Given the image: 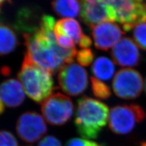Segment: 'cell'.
I'll return each instance as SVG.
<instances>
[{
	"label": "cell",
	"instance_id": "obj_1",
	"mask_svg": "<svg viewBox=\"0 0 146 146\" xmlns=\"http://www.w3.org/2000/svg\"><path fill=\"white\" fill-rule=\"evenodd\" d=\"M39 27L23 34L27 48L26 54L38 65L52 74L66 64L72 63L77 55L76 49H66L57 42L54 34V18L44 15L39 22Z\"/></svg>",
	"mask_w": 146,
	"mask_h": 146
},
{
	"label": "cell",
	"instance_id": "obj_2",
	"mask_svg": "<svg viewBox=\"0 0 146 146\" xmlns=\"http://www.w3.org/2000/svg\"><path fill=\"white\" fill-rule=\"evenodd\" d=\"M106 104L96 99L83 97L78 100L75 125L79 135L85 139L97 138L109 118Z\"/></svg>",
	"mask_w": 146,
	"mask_h": 146
},
{
	"label": "cell",
	"instance_id": "obj_3",
	"mask_svg": "<svg viewBox=\"0 0 146 146\" xmlns=\"http://www.w3.org/2000/svg\"><path fill=\"white\" fill-rule=\"evenodd\" d=\"M18 77L27 95L36 102H42L53 92L52 73L34 62L26 54Z\"/></svg>",
	"mask_w": 146,
	"mask_h": 146
},
{
	"label": "cell",
	"instance_id": "obj_4",
	"mask_svg": "<svg viewBox=\"0 0 146 146\" xmlns=\"http://www.w3.org/2000/svg\"><path fill=\"white\" fill-rule=\"evenodd\" d=\"M146 117L143 107L137 104H124L113 107L110 111L109 127L117 135H126Z\"/></svg>",
	"mask_w": 146,
	"mask_h": 146
},
{
	"label": "cell",
	"instance_id": "obj_5",
	"mask_svg": "<svg viewBox=\"0 0 146 146\" xmlns=\"http://www.w3.org/2000/svg\"><path fill=\"white\" fill-rule=\"evenodd\" d=\"M116 13V21L125 32L133 29L141 23L146 21V4L141 0L109 1Z\"/></svg>",
	"mask_w": 146,
	"mask_h": 146
},
{
	"label": "cell",
	"instance_id": "obj_6",
	"mask_svg": "<svg viewBox=\"0 0 146 146\" xmlns=\"http://www.w3.org/2000/svg\"><path fill=\"white\" fill-rule=\"evenodd\" d=\"M74 106L70 98L57 93L46 99L42 105L45 120L53 125H63L71 117Z\"/></svg>",
	"mask_w": 146,
	"mask_h": 146
},
{
	"label": "cell",
	"instance_id": "obj_7",
	"mask_svg": "<svg viewBox=\"0 0 146 146\" xmlns=\"http://www.w3.org/2000/svg\"><path fill=\"white\" fill-rule=\"evenodd\" d=\"M112 87L114 93L119 98L127 100L136 99L143 90V77L135 69H121L114 77Z\"/></svg>",
	"mask_w": 146,
	"mask_h": 146
},
{
	"label": "cell",
	"instance_id": "obj_8",
	"mask_svg": "<svg viewBox=\"0 0 146 146\" xmlns=\"http://www.w3.org/2000/svg\"><path fill=\"white\" fill-rule=\"evenodd\" d=\"M58 80L64 92L74 96L84 92L88 84L87 72L75 63L66 64L59 70Z\"/></svg>",
	"mask_w": 146,
	"mask_h": 146
},
{
	"label": "cell",
	"instance_id": "obj_9",
	"mask_svg": "<svg viewBox=\"0 0 146 146\" xmlns=\"http://www.w3.org/2000/svg\"><path fill=\"white\" fill-rule=\"evenodd\" d=\"M80 18L91 28L102 23L116 21V13L109 1L87 0L81 1Z\"/></svg>",
	"mask_w": 146,
	"mask_h": 146
},
{
	"label": "cell",
	"instance_id": "obj_10",
	"mask_svg": "<svg viewBox=\"0 0 146 146\" xmlns=\"http://www.w3.org/2000/svg\"><path fill=\"white\" fill-rule=\"evenodd\" d=\"M18 136L26 143H33L40 139L46 133L47 126L42 116L34 111L23 114L16 125Z\"/></svg>",
	"mask_w": 146,
	"mask_h": 146
},
{
	"label": "cell",
	"instance_id": "obj_11",
	"mask_svg": "<svg viewBox=\"0 0 146 146\" xmlns=\"http://www.w3.org/2000/svg\"><path fill=\"white\" fill-rule=\"evenodd\" d=\"M111 57L114 62L122 67L138 66L141 60L138 46L129 37H123L115 44Z\"/></svg>",
	"mask_w": 146,
	"mask_h": 146
},
{
	"label": "cell",
	"instance_id": "obj_12",
	"mask_svg": "<svg viewBox=\"0 0 146 146\" xmlns=\"http://www.w3.org/2000/svg\"><path fill=\"white\" fill-rule=\"evenodd\" d=\"M95 47L107 51L119 41L124 32L114 22L107 21L91 27Z\"/></svg>",
	"mask_w": 146,
	"mask_h": 146
},
{
	"label": "cell",
	"instance_id": "obj_13",
	"mask_svg": "<svg viewBox=\"0 0 146 146\" xmlns=\"http://www.w3.org/2000/svg\"><path fill=\"white\" fill-rule=\"evenodd\" d=\"M25 91L20 82L11 79L0 85V99L9 107H17L23 102Z\"/></svg>",
	"mask_w": 146,
	"mask_h": 146
},
{
	"label": "cell",
	"instance_id": "obj_14",
	"mask_svg": "<svg viewBox=\"0 0 146 146\" xmlns=\"http://www.w3.org/2000/svg\"><path fill=\"white\" fill-rule=\"evenodd\" d=\"M55 35H65L79 43L84 33L79 22L73 18H65L56 22L54 27Z\"/></svg>",
	"mask_w": 146,
	"mask_h": 146
},
{
	"label": "cell",
	"instance_id": "obj_15",
	"mask_svg": "<svg viewBox=\"0 0 146 146\" xmlns=\"http://www.w3.org/2000/svg\"><path fill=\"white\" fill-rule=\"evenodd\" d=\"M18 43L14 31L9 26L0 23V56L12 52Z\"/></svg>",
	"mask_w": 146,
	"mask_h": 146
},
{
	"label": "cell",
	"instance_id": "obj_16",
	"mask_svg": "<svg viewBox=\"0 0 146 146\" xmlns=\"http://www.w3.org/2000/svg\"><path fill=\"white\" fill-rule=\"evenodd\" d=\"M81 2L75 0H62L52 2L54 11L58 15L68 18L76 17L80 13Z\"/></svg>",
	"mask_w": 146,
	"mask_h": 146
},
{
	"label": "cell",
	"instance_id": "obj_17",
	"mask_svg": "<svg viewBox=\"0 0 146 146\" xmlns=\"http://www.w3.org/2000/svg\"><path fill=\"white\" fill-rule=\"evenodd\" d=\"M115 71L113 62L107 57H99L92 66V72L99 80H108L113 77Z\"/></svg>",
	"mask_w": 146,
	"mask_h": 146
},
{
	"label": "cell",
	"instance_id": "obj_18",
	"mask_svg": "<svg viewBox=\"0 0 146 146\" xmlns=\"http://www.w3.org/2000/svg\"><path fill=\"white\" fill-rule=\"evenodd\" d=\"M91 88L95 97L100 99H107L110 97L111 91L108 86L94 77H91Z\"/></svg>",
	"mask_w": 146,
	"mask_h": 146
},
{
	"label": "cell",
	"instance_id": "obj_19",
	"mask_svg": "<svg viewBox=\"0 0 146 146\" xmlns=\"http://www.w3.org/2000/svg\"><path fill=\"white\" fill-rule=\"evenodd\" d=\"M133 37L136 45L146 51V21L141 23L134 27Z\"/></svg>",
	"mask_w": 146,
	"mask_h": 146
},
{
	"label": "cell",
	"instance_id": "obj_20",
	"mask_svg": "<svg viewBox=\"0 0 146 146\" xmlns=\"http://www.w3.org/2000/svg\"><path fill=\"white\" fill-rule=\"evenodd\" d=\"M94 54L90 48L82 49L77 53V60L82 66H87L93 62Z\"/></svg>",
	"mask_w": 146,
	"mask_h": 146
},
{
	"label": "cell",
	"instance_id": "obj_21",
	"mask_svg": "<svg viewBox=\"0 0 146 146\" xmlns=\"http://www.w3.org/2000/svg\"><path fill=\"white\" fill-rule=\"evenodd\" d=\"M0 146H18L15 137L7 131H0Z\"/></svg>",
	"mask_w": 146,
	"mask_h": 146
},
{
	"label": "cell",
	"instance_id": "obj_22",
	"mask_svg": "<svg viewBox=\"0 0 146 146\" xmlns=\"http://www.w3.org/2000/svg\"><path fill=\"white\" fill-rule=\"evenodd\" d=\"M56 38L58 44L61 48L66 49H76L74 41L69 36L65 35H56Z\"/></svg>",
	"mask_w": 146,
	"mask_h": 146
},
{
	"label": "cell",
	"instance_id": "obj_23",
	"mask_svg": "<svg viewBox=\"0 0 146 146\" xmlns=\"http://www.w3.org/2000/svg\"><path fill=\"white\" fill-rule=\"evenodd\" d=\"M65 146H102L97 143L82 138H72L68 140Z\"/></svg>",
	"mask_w": 146,
	"mask_h": 146
},
{
	"label": "cell",
	"instance_id": "obj_24",
	"mask_svg": "<svg viewBox=\"0 0 146 146\" xmlns=\"http://www.w3.org/2000/svg\"><path fill=\"white\" fill-rule=\"evenodd\" d=\"M38 146H62V144L56 137L47 136L40 141Z\"/></svg>",
	"mask_w": 146,
	"mask_h": 146
},
{
	"label": "cell",
	"instance_id": "obj_25",
	"mask_svg": "<svg viewBox=\"0 0 146 146\" xmlns=\"http://www.w3.org/2000/svg\"><path fill=\"white\" fill-rule=\"evenodd\" d=\"M79 46L82 49L88 48L92 44V40L88 35L83 34L81 36V38L79 42Z\"/></svg>",
	"mask_w": 146,
	"mask_h": 146
},
{
	"label": "cell",
	"instance_id": "obj_26",
	"mask_svg": "<svg viewBox=\"0 0 146 146\" xmlns=\"http://www.w3.org/2000/svg\"><path fill=\"white\" fill-rule=\"evenodd\" d=\"M4 110V104L2 100L0 99V115L3 113Z\"/></svg>",
	"mask_w": 146,
	"mask_h": 146
},
{
	"label": "cell",
	"instance_id": "obj_27",
	"mask_svg": "<svg viewBox=\"0 0 146 146\" xmlns=\"http://www.w3.org/2000/svg\"><path fill=\"white\" fill-rule=\"evenodd\" d=\"M4 3H5V1H2V0H0V12H1V7L3 6V4Z\"/></svg>",
	"mask_w": 146,
	"mask_h": 146
},
{
	"label": "cell",
	"instance_id": "obj_28",
	"mask_svg": "<svg viewBox=\"0 0 146 146\" xmlns=\"http://www.w3.org/2000/svg\"><path fill=\"white\" fill-rule=\"evenodd\" d=\"M140 146H146V141H143V142L141 143Z\"/></svg>",
	"mask_w": 146,
	"mask_h": 146
},
{
	"label": "cell",
	"instance_id": "obj_29",
	"mask_svg": "<svg viewBox=\"0 0 146 146\" xmlns=\"http://www.w3.org/2000/svg\"><path fill=\"white\" fill-rule=\"evenodd\" d=\"M144 87H145V91L146 93V78H145V85H144Z\"/></svg>",
	"mask_w": 146,
	"mask_h": 146
},
{
	"label": "cell",
	"instance_id": "obj_30",
	"mask_svg": "<svg viewBox=\"0 0 146 146\" xmlns=\"http://www.w3.org/2000/svg\"><path fill=\"white\" fill-rule=\"evenodd\" d=\"M145 3H146V2H145Z\"/></svg>",
	"mask_w": 146,
	"mask_h": 146
}]
</instances>
